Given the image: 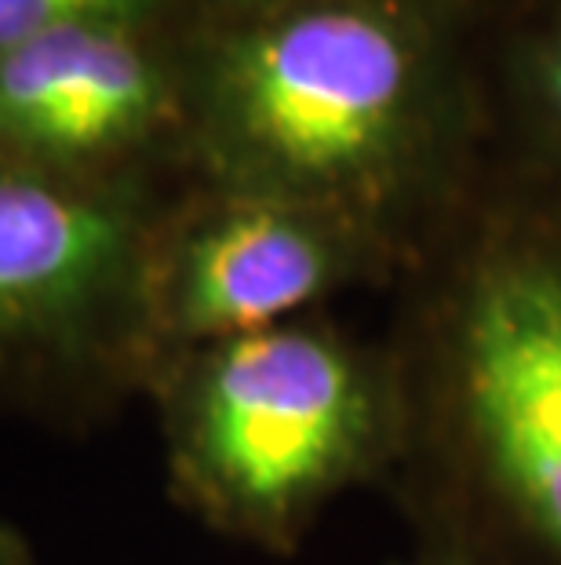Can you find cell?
<instances>
[{
    "instance_id": "obj_1",
    "label": "cell",
    "mask_w": 561,
    "mask_h": 565,
    "mask_svg": "<svg viewBox=\"0 0 561 565\" xmlns=\"http://www.w3.org/2000/svg\"><path fill=\"white\" fill-rule=\"evenodd\" d=\"M186 183L362 215L398 234L456 164L467 99L423 0H284L179 30Z\"/></svg>"
},
{
    "instance_id": "obj_2",
    "label": "cell",
    "mask_w": 561,
    "mask_h": 565,
    "mask_svg": "<svg viewBox=\"0 0 561 565\" xmlns=\"http://www.w3.org/2000/svg\"><path fill=\"white\" fill-rule=\"evenodd\" d=\"M172 500L237 544L289 555L321 511L404 449L412 391L398 362L306 315L158 362Z\"/></svg>"
},
{
    "instance_id": "obj_5",
    "label": "cell",
    "mask_w": 561,
    "mask_h": 565,
    "mask_svg": "<svg viewBox=\"0 0 561 565\" xmlns=\"http://www.w3.org/2000/svg\"><path fill=\"white\" fill-rule=\"evenodd\" d=\"M398 234L328 204L183 183L153 220L142 307L153 369L379 281Z\"/></svg>"
},
{
    "instance_id": "obj_4",
    "label": "cell",
    "mask_w": 561,
    "mask_h": 565,
    "mask_svg": "<svg viewBox=\"0 0 561 565\" xmlns=\"http://www.w3.org/2000/svg\"><path fill=\"white\" fill-rule=\"evenodd\" d=\"M431 391L474 486L561 565V237L504 231L460 263Z\"/></svg>"
},
{
    "instance_id": "obj_9",
    "label": "cell",
    "mask_w": 561,
    "mask_h": 565,
    "mask_svg": "<svg viewBox=\"0 0 561 565\" xmlns=\"http://www.w3.org/2000/svg\"><path fill=\"white\" fill-rule=\"evenodd\" d=\"M284 0H164L169 8V22L175 30H205L219 26V22H234L256 11H267Z\"/></svg>"
},
{
    "instance_id": "obj_6",
    "label": "cell",
    "mask_w": 561,
    "mask_h": 565,
    "mask_svg": "<svg viewBox=\"0 0 561 565\" xmlns=\"http://www.w3.org/2000/svg\"><path fill=\"white\" fill-rule=\"evenodd\" d=\"M0 161L77 186H183L179 30L88 19L0 52Z\"/></svg>"
},
{
    "instance_id": "obj_7",
    "label": "cell",
    "mask_w": 561,
    "mask_h": 565,
    "mask_svg": "<svg viewBox=\"0 0 561 565\" xmlns=\"http://www.w3.org/2000/svg\"><path fill=\"white\" fill-rule=\"evenodd\" d=\"M88 19L169 22L164 0H0V52Z\"/></svg>"
},
{
    "instance_id": "obj_8",
    "label": "cell",
    "mask_w": 561,
    "mask_h": 565,
    "mask_svg": "<svg viewBox=\"0 0 561 565\" xmlns=\"http://www.w3.org/2000/svg\"><path fill=\"white\" fill-rule=\"evenodd\" d=\"M521 84L529 95L536 121L561 150V19L536 33L521 55Z\"/></svg>"
},
{
    "instance_id": "obj_11",
    "label": "cell",
    "mask_w": 561,
    "mask_h": 565,
    "mask_svg": "<svg viewBox=\"0 0 561 565\" xmlns=\"http://www.w3.org/2000/svg\"><path fill=\"white\" fill-rule=\"evenodd\" d=\"M416 565H485L471 555H431V558H420Z\"/></svg>"
},
{
    "instance_id": "obj_3",
    "label": "cell",
    "mask_w": 561,
    "mask_h": 565,
    "mask_svg": "<svg viewBox=\"0 0 561 565\" xmlns=\"http://www.w3.org/2000/svg\"><path fill=\"white\" fill-rule=\"evenodd\" d=\"M179 186H77L0 161V413L88 430L142 398V270Z\"/></svg>"
},
{
    "instance_id": "obj_10",
    "label": "cell",
    "mask_w": 561,
    "mask_h": 565,
    "mask_svg": "<svg viewBox=\"0 0 561 565\" xmlns=\"http://www.w3.org/2000/svg\"><path fill=\"white\" fill-rule=\"evenodd\" d=\"M0 565H41L30 536L11 522H0Z\"/></svg>"
}]
</instances>
